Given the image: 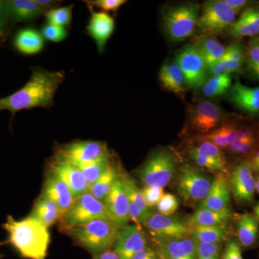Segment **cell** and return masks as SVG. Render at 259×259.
Segmentation results:
<instances>
[{
  "label": "cell",
  "instance_id": "7bdbcfd3",
  "mask_svg": "<svg viewBox=\"0 0 259 259\" xmlns=\"http://www.w3.org/2000/svg\"><path fill=\"white\" fill-rule=\"evenodd\" d=\"M158 212L164 215H172L179 207L178 199L174 194H163L156 204Z\"/></svg>",
  "mask_w": 259,
  "mask_h": 259
},
{
  "label": "cell",
  "instance_id": "d590c367",
  "mask_svg": "<svg viewBox=\"0 0 259 259\" xmlns=\"http://www.w3.org/2000/svg\"><path fill=\"white\" fill-rule=\"evenodd\" d=\"M112 162L111 156L102 158L97 161L84 163V164L73 165L79 168L83 177L91 186L105 173Z\"/></svg>",
  "mask_w": 259,
  "mask_h": 259
},
{
  "label": "cell",
  "instance_id": "cb8c5ba5",
  "mask_svg": "<svg viewBox=\"0 0 259 259\" xmlns=\"http://www.w3.org/2000/svg\"><path fill=\"white\" fill-rule=\"evenodd\" d=\"M10 23H29L44 15L47 10L34 0H10L7 1Z\"/></svg>",
  "mask_w": 259,
  "mask_h": 259
},
{
  "label": "cell",
  "instance_id": "30bf717a",
  "mask_svg": "<svg viewBox=\"0 0 259 259\" xmlns=\"http://www.w3.org/2000/svg\"><path fill=\"white\" fill-rule=\"evenodd\" d=\"M142 225L155 243L163 240L186 238L191 235V227L187 221L175 216L164 215L156 211H150Z\"/></svg>",
  "mask_w": 259,
  "mask_h": 259
},
{
  "label": "cell",
  "instance_id": "f5cc1de1",
  "mask_svg": "<svg viewBox=\"0 0 259 259\" xmlns=\"http://www.w3.org/2000/svg\"><path fill=\"white\" fill-rule=\"evenodd\" d=\"M248 161L253 174H256V175H259V149L256 150L248 158Z\"/></svg>",
  "mask_w": 259,
  "mask_h": 259
},
{
  "label": "cell",
  "instance_id": "52a82bcc",
  "mask_svg": "<svg viewBox=\"0 0 259 259\" xmlns=\"http://www.w3.org/2000/svg\"><path fill=\"white\" fill-rule=\"evenodd\" d=\"M226 113L214 102L201 101L191 105L186 112V127L195 136H203L226 122Z\"/></svg>",
  "mask_w": 259,
  "mask_h": 259
},
{
  "label": "cell",
  "instance_id": "11a10c76",
  "mask_svg": "<svg viewBox=\"0 0 259 259\" xmlns=\"http://www.w3.org/2000/svg\"><path fill=\"white\" fill-rule=\"evenodd\" d=\"M37 4L40 5L42 8H47L48 10L56 8L57 5H60L61 1H54V0H34Z\"/></svg>",
  "mask_w": 259,
  "mask_h": 259
},
{
  "label": "cell",
  "instance_id": "7a4b0ae2",
  "mask_svg": "<svg viewBox=\"0 0 259 259\" xmlns=\"http://www.w3.org/2000/svg\"><path fill=\"white\" fill-rule=\"evenodd\" d=\"M3 227L8 233V243L22 258L47 259L50 233L40 221L30 215L20 221L8 216Z\"/></svg>",
  "mask_w": 259,
  "mask_h": 259
},
{
  "label": "cell",
  "instance_id": "836d02e7",
  "mask_svg": "<svg viewBox=\"0 0 259 259\" xmlns=\"http://www.w3.org/2000/svg\"><path fill=\"white\" fill-rule=\"evenodd\" d=\"M187 149L192 150L201 156L228 167V161L223 150L206 140L195 136L194 139L191 140L189 142Z\"/></svg>",
  "mask_w": 259,
  "mask_h": 259
},
{
  "label": "cell",
  "instance_id": "8992f818",
  "mask_svg": "<svg viewBox=\"0 0 259 259\" xmlns=\"http://www.w3.org/2000/svg\"><path fill=\"white\" fill-rule=\"evenodd\" d=\"M177 189L180 197L189 204H200L207 197L213 179L205 172L190 164L182 165L177 174Z\"/></svg>",
  "mask_w": 259,
  "mask_h": 259
},
{
  "label": "cell",
  "instance_id": "ffe728a7",
  "mask_svg": "<svg viewBox=\"0 0 259 259\" xmlns=\"http://www.w3.org/2000/svg\"><path fill=\"white\" fill-rule=\"evenodd\" d=\"M42 197L55 203L60 208L63 214L69 209L75 200L66 184L51 172L44 182Z\"/></svg>",
  "mask_w": 259,
  "mask_h": 259
},
{
  "label": "cell",
  "instance_id": "be15d7a7",
  "mask_svg": "<svg viewBox=\"0 0 259 259\" xmlns=\"http://www.w3.org/2000/svg\"><path fill=\"white\" fill-rule=\"evenodd\" d=\"M258 37V40H259V37Z\"/></svg>",
  "mask_w": 259,
  "mask_h": 259
},
{
  "label": "cell",
  "instance_id": "83f0119b",
  "mask_svg": "<svg viewBox=\"0 0 259 259\" xmlns=\"http://www.w3.org/2000/svg\"><path fill=\"white\" fill-rule=\"evenodd\" d=\"M159 80L163 88L182 96L186 91L185 76L176 61H168L162 66L159 71Z\"/></svg>",
  "mask_w": 259,
  "mask_h": 259
},
{
  "label": "cell",
  "instance_id": "8d00e7d4",
  "mask_svg": "<svg viewBox=\"0 0 259 259\" xmlns=\"http://www.w3.org/2000/svg\"><path fill=\"white\" fill-rule=\"evenodd\" d=\"M74 5H69L66 7H56L47 10L46 12V19L47 23L62 27V28H68L71 25L72 22V11L74 9Z\"/></svg>",
  "mask_w": 259,
  "mask_h": 259
},
{
  "label": "cell",
  "instance_id": "c3c4849f",
  "mask_svg": "<svg viewBox=\"0 0 259 259\" xmlns=\"http://www.w3.org/2000/svg\"><path fill=\"white\" fill-rule=\"evenodd\" d=\"M9 13H8L7 1L0 0V31L5 36L10 25Z\"/></svg>",
  "mask_w": 259,
  "mask_h": 259
},
{
  "label": "cell",
  "instance_id": "4fadbf2b",
  "mask_svg": "<svg viewBox=\"0 0 259 259\" xmlns=\"http://www.w3.org/2000/svg\"><path fill=\"white\" fill-rule=\"evenodd\" d=\"M175 61L183 73L187 88L203 86L207 79L208 68L195 44L186 46L179 51Z\"/></svg>",
  "mask_w": 259,
  "mask_h": 259
},
{
  "label": "cell",
  "instance_id": "9a60e30c",
  "mask_svg": "<svg viewBox=\"0 0 259 259\" xmlns=\"http://www.w3.org/2000/svg\"><path fill=\"white\" fill-rule=\"evenodd\" d=\"M148 238L141 226L132 225L121 228L114 250L121 259H131L133 255L148 246Z\"/></svg>",
  "mask_w": 259,
  "mask_h": 259
},
{
  "label": "cell",
  "instance_id": "f1b7e54d",
  "mask_svg": "<svg viewBox=\"0 0 259 259\" xmlns=\"http://www.w3.org/2000/svg\"><path fill=\"white\" fill-rule=\"evenodd\" d=\"M232 228L229 224L212 226L191 227L190 236L196 241L223 243L231 238Z\"/></svg>",
  "mask_w": 259,
  "mask_h": 259
},
{
  "label": "cell",
  "instance_id": "d4e9b609",
  "mask_svg": "<svg viewBox=\"0 0 259 259\" xmlns=\"http://www.w3.org/2000/svg\"><path fill=\"white\" fill-rule=\"evenodd\" d=\"M45 42L40 31L35 28H24L15 33L13 46L20 54L34 56L41 52Z\"/></svg>",
  "mask_w": 259,
  "mask_h": 259
},
{
  "label": "cell",
  "instance_id": "74e56055",
  "mask_svg": "<svg viewBox=\"0 0 259 259\" xmlns=\"http://www.w3.org/2000/svg\"><path fill=\"white\" fill-rule=\"evenodd\" d=\"M247 71L253 79L259 81V40L258 37L250 39L245 55Z\"/></svg>",
  "mask_w": 259,
  "mask_h": 259
},
{
  "label": "cell",
  "instance_id": "e0dca14e",
  "mask_svg": "<svg viewBox=\"0 0 259 259\" xmlns=\"http://www.w3.org/2000/svg\"><path fill=\"white\" fill-rule=\"evenodd\" d=\"M110 219L120 229L131 221L127 194L120 177L116 180L105 203Z\"/></svg>",
  "mask_w": 259,
  "mask_h": 259
},
{
  "label": "cell",
  "instance_id": "7c38bea8",
  "mask_svg": "<svg viewBox=\"0 0 259 259\" xmlns=\"http://www.w3.org/2000/svg\"><path fill=\"white\" fill-rule=\"evenodd\" d=\"M230 191L235 201L241 205L253 203L255 198V179L248 160H241L228 171Z\"/></svg>",
  "mask_w": 259,
  "mask_h": 259
},
{
  "label": "cell",
  "instance_id": "3957f363",
  "mask_svg": "<svg viewBox=\"0 0 259 259\" xmlns=\"http://www.w3.org/2000/svg\"><path fill=\"white\" fill-rule=\"evenodd\" d=\"M120 230L111 219H98L67 231L78 245L95 255L114 247Z\"/></svg>",
  "mask_w": 259,
  "mask_h": 259
},
{
  "label": "cell",
  "instance_id": "ab89813d",
  "mask_svg": "<svg viewBox=\"0 0 259 259\" xmlns=\"http://www.w3.org/2000/svg\"><path fill=\"white\" fill-rule=\"evenodd\" d=\"M40 33L44 38L49 41L61 42L67 37L69 31L67 28L47 23L42 25Z\"/></svg>",
  "mask_w": 259,
  "mask_h": 259
},
{
  "label": "cell",
  "instance_id": "680465c9",
  "mask_svg": "<svg viewBox=\"0 0 259 259\" xmlns=\"http://www.w3.org/2000/svg\"><path fill=\"white\" fill-rule=\"evenodd\" d=\"M0 245H1V243H0ZM3 257H4V255H3V253H1V251H0V258H3Z\"/></svg>",
  "mask_w": 259,
  "mask_h": 259
},
{
  "label": "cell",
  "instance_id": "484cf974",
  "mask_svg": "<svg viewBox=\"0 0 259 259\" xmlns=\"http://www.w3.org/2000/svg\"><path fill=\"white\" fill-rule=\"evenodd\" d=\"M236 217L237 214H235L230 207L219 211L197 207L195 212L187 221L190 227L212 226L229 224L236 220Z\"/></svg>",
  "mask_w": 259,
  "mask_h": 259
},
{
  "label": "cell",
  "instance_id": "816d5d0a",
  "mask_svg": "<svg viewBox=\"0 0 259 259\" xmlns=\"http://www.w3.org/2000/svg\"><path fill=\"white\" fill-rule=\"evenodd\" d=\"M227 5L236 12L238 14L243 9L249 8L250 5L253 4V2L247 1V0H223Z\"/></svg>",
  "mask_w": 259,
  "mask_h": 259
},
{
  "label": "cell",
  "instance_id": "91938a15",
  "mask_svg": "<svg viewBox=\"0 0 259 259\" xmlns=\"http://www.w3.org/2000/svg\"><path fill=\"white\" fill-rule=\"evenodd\" d=\"M159 258H160V259H166V258H163V256H161V255H160V254H159Z\"/></svg>",
  "mask_w": 259,
  "mask_h": 259
},
{
  "label": "cell",
  "instance_id": "ee69618b",
  "mask_svg": "<svg viewBox=\"0 0 259 259\" xmlns=\"http://www.w3.org/2000/svg\"><path fill=\"white\" fill-rule=\"evenodd\" d=\"M229 152L235 156L248 158L256 151L255 149V142H246L236 140L233 144L228 148Z\"/></svg>",
  "mask_w": 259,
  "mask_h": 259
},
{
  "label": "cell",
  "instance_id": "4316f807",
  "mask_svg": "<svg viewBox=\"0 0 259 259\" xmlns=\"http://www.w3.org/2000/svg\"><path fill=\"white\" fill-rule=\"evenodd\" d=\"M228 32L234 37H255L259 35V7H249L243 10Z\"/></svg>",
  "mask_w": 259,
  "mask_h": 259
},
{
  "label": "cell",
  "instance_id": "277c9868",
  "mask_svg": "<svg viewBox=\"0 0 259 259\" xmlns=\"http://www.w3.org/2000/svg\"><path fill=\"white\" fill-rule=\"evenodd\" d=\"M176 155L166 148H158L150 153L138 171L144 187L164 188L178 174Z\"/></svg>",
  "mask_w": 259,
  "mask_h": 259
},
{
  "label": "cell",
  "instance_id": "8fae6325",
  "mask_svg": "<svg viewBox=\"0 0 259 259\" xmlns=\"http://www.w3.org/2000/svg\"><path fill=\"white\" fill-rule=\"evenodd\" d=\"M111 156L105 143L75 141L56 148L55 156L71 165L84 164Z\"/></svg>",
  "mask_w": 259,
  "mask_h": 259
},
{
  "label": "cell",
  "instance_id": "f35d334b",
  "mask_svg": "<svg viewBox=\"0 0 259 259\" xmlns=\"http://www.w3.org/2000/svg\"><path fill=\"white\" fill-rule=\"evenodd\" d=\"M197 259H221L223 243H209L196 241Z\"/></svg>",
  "mask_w": 259,
  "mask_h": 259
},
{
  "label": "cell",
  "instance_id": "60d3db41",
  "mask_svg": "<svg viewBox=\"0 0 259 259\" xmlns=\"http://www.w3.org/2000/svg\"><path fill=\"white\" fill-rule=\"evenodd\" d=\"M243 63L238 61L222 59L212 66H209L208 74L212 76L223 74H232L240 71L243 67Z\"/></svg>",
  "mask_w": 259,
  "mask_h": 259
},
{
  "label": "cell",
  "instance_id": "44dd1931",
  "mask_svg": "<svg viewBox=\"0 0 259 259\" xmlns=\"http://www.w3.org/2000/svg\"><path fill=\"white\" fill-rule=\"evenodd\" d=\"M231 199V193L226 174L220 173L213 179L208 194L197 207L216 211L222 210L229 207Z\"/></svg>",
  "mask_w": 259,
  "mask_h": 259
},
{
  "label": "cell",
  "instance_id": "2e32d148",
  "mask_svg": "<svg viewBox=\"0 0 259 259\" xmlns=\"http://www.w3.org/2000/svg\"><path fill=\"white\" fill-rule=\"evenodd\" d=\"M90 18L86 27L87 33L93 39L99 54H103L109 39L115 29V21L111 15L105 12L95 11L88 8Z\"/></svg>",
  "mask_w": 259,
  "mask_h": 259
},
{
  "label": "cell",
  "instance_id": "9c48e42d",
  "mask_svg": "<svg viewBox=\"0 0 259 259\" xmlns=\"http://www.w3.org/2000/svg\"><path fill=\"white\" fill-rule=\"evenodd\" d=\"M98 219H110L105 204L90 192L75 199L74 203L61 218L62 228L66 230L81 226Z\"/></svg>",
  "mask_w": 259,
  "mask_h": 259
},
{
  "label": "cell",
  "instance_id": "6da1fadb",
  "mask_svg": "<svg viewBox=\"0 0 259 259\" xmlns=\"http://www.w3.org/2000/svg\"><path fill=\"white\" fill-rule=\"evenodd\" d=\"M64 78V71L32 68L31 76L25 86L9 96L0 98V112L8 110L13 119L15 114L20 110L52 107L56 91Z\"/></svg>",
  "mask_w": 259,
  "mask_h": 259
},
{
  "label": "cell",
  "instance_id": "d6a6232c",
  "mask_svg": "<svg viewBox=\"0 0 259 259\" xmlns=\"http://www.w3.org/2000/svg\"><path fill=\"white\" fill-rule=\"evenodd\" d=\"M237 131L238 126L236 124L226 121L223 125L208 134L197 137L212 143L221 150L228 149L236 141Z\"/></svg>",
  "mask_w": 259,
  "mask_h": 259
},
{
  "label": "cell",
  "instance_id": "e575fe53",
  "mask_svg": "<svg viewBox=\"0 0 259 259\" xmlns=\"http://www.w3.org/2000/svg\"><path fill=\"white\" fill-rule=\"evenodd\" d=\"M232 85V74L213 76L204 83L202 89V94L207 98L222 96L229 93Z\"/></svg>",
  "mask_w": 259,
  "mask_h": 259
},
{
  "label": "cell",
  "instance_id": "f6af8a7d",
  "mask_svg": "<svg viewBox=\"0 0 259 259\" xmlns=\"http://www.w3.org/2000/svg\"><path fill=\"white\" fill-rule=\"evenodd\" d=\"M241 248L236 238H230L226 242L221 259H243Z\"/></svg>",
  "mask_w": 259,
  "mask_h": 259
},
{
  "label": "cell",
  "instance_id": "f546056e",
  "mask_svg": "<svg viewBox=\"0 0 259 259\" xmlns=\"http://www.w3.org/2000/svg\"><path fill=\"white\" fill-rule=\"evenodd\" d=\"M121 173L122 172L117 165L111 162L105 173L93 185L90 186L89 192L97 200L105 204L107 196L110 194L116 180L120 177Z\"/></svg>",
  "mask_w": 259,
  "mask_h": 259
},
{
  "label": "cell",
  "instance_id": "9f6ffc18",
  "mask_svg": "<svg viewBox=\"0 0 259 259\" xmlns=\"http://www.w3.org/2000/svg\"><path fill=\"white\" fill-rule=\"evenodd\" d=\"M254 215L255 216V218H256L259 221V202H258V204H257L255 206Z\"/></svg>",
  "mask_w": 259,
  "mask_h": 259
},
{
  "label": "cell",
  "instance_id": "6125c7cd",
  "mask_svg": "<svg viewBox=\"0 0 259 259\" xmlns=\"http://www.w3.org/2000/svg\"><path fill=\"white\" fill-rule=\"evenodd\" d=\"M258 133H259V125H258Z\"/></svg>",
  "mask_w": 259,
  "mask_h": 259
},
{
  "label": "cell",
  "instance_id": "6f0895ef",
  "mask_svg": "<svg viewBox=\"0 0 259 259\" xmlns=\"http://www.w3.org/2000/svg\"><path fill=\"white\" fill-rule=\"evenodd\" d=\"M255 191H256L259 194V175L258 178L255 180Z\"/></svg>",
  "mask_w": 259,
  "mask_h": 259
},
{
  "label": "cell",
  "instance_id": "5bb4252c",
  "mask_svg": "<svg viewBox=\"0 0 259 259\" xmlns=\"http://www.w3.org/2000/svg\"><path fill=\"white\" fill-rule=\"evenodd\" d=\"M49 172L54 174L66 184L74 199L88 193L90 185L79 168L54 156L51 161Z\"/></svg>",
  "mask_w": 259,
  "mask_h": 259
},
{
  "label": "cell",
  "instance_id": "681fc988",
  "mask_svg": "<svg viewBox=\"0 0 259 259\" xmlns=\"http://www.w3.org/2000/svg\"><path fill=\"white\" fill-rule=\"evenodd\" d=\"M236 140L246 142H256L254 131L249 126L238 127Z\"/></svg>",
  "mask_w": 259,
  "mask_h": 259
},
{
  "label": "cell",
  "instance_id": "ac0fdd59",
  "mask_svg": "<svg viewBox=\"0 0 259 259\" xmlns=\"http://www.w3.org/2000/svg\"><path fill=\"white\" fill-rule=\"evenodd\" d=\"M121 179L128 199L130 219L135 224L141 226L151 209L146 204L144 194L134 179L125 172L121 173Z\"/></svg>",
  "mask_w": 259,
  "mask_h": 259
},
{
  "label": "cell",
  "instance_id": "f907efd6",
  "mask_svg": "<svg viewBox=\"0 0 259 259\" xmlns=\"http://www.w3.org/2000/svg\"><path fill=\"white\" fill-rule=\"evenodd\" d=\"M131 259H160L157 248L148 245L133 255Z\"/></svg>",
  "mask_w": 259,
  "mask_h": 259
},
{
  "label": "cell",
  "instance_id": "d6986e66",
  "mask_svg": "<svg viewBox=\"0 0 259 259\" xmlns=\"http://www.w3.org/2000/svg\"><path fill=\"white\" fill-rule=\"evenodd\" d=\"M159 254L166 259H197L196 242L191 236L156 242Z\"/></svg>",
  "mask_w": 259,
  "mask_h": 259
},
{
  "label": "cell",
  "instance_id": "b9f144b4",
  "mask_svg": "<svg viewBox=\"0 0 259 259\" xmlns=\"http://www.w3.org/2000/svg\"><path fill=\"white\" fill-rule=\"evenodd\" d=\"M88 8L100 9L102 12H113L116 13L122 5H125V0H87L83 1Z\"/></svg>",
  "mask_w": 259,
  "mask_h": 259
},
{
  "label": "cell",
  "instance_id": "ba28073f",
  "mask_svg": "<svg viewBox=\"0 0 259 259\" xmlns=\"http://www.w3.org/2000/svg\"><path fill=\"white\" fill-rule=\"evenodd\" d=\"M236 15L223 0L206 1L199 13L197 28L204 35H218L228 31L234 23Z\"/></svg>",
  "mask_w": 259,
  "mask_h": 259
},
{
  "label": "cell",
  "instance_id": "7402d4cb",
  "mask_svg": "<svg viewBox=\"0 0 259 259\" xmlns=\"http://www.w3.org/2000/svg\"><path fill=\"white\" fill-rule=\"evenodd\" d=\"M228 94L230 101L242 111L253 115L259 112V86L248 88L237 79Z\"/></svg>",
  "mask_w": 259,
  "mask_h": 259
},
{
  "label": "cell",
  "instance_id": "94428289",
  "mask_svg": "<svg viewBox=\"0 0 259 259\" xmlns=\"http://www.w3.org/2000/svg\"><path fill=\"white\" fill-rule=\"evenodd\" d=\"M3 37V33H2L1 31H0V38H1V37Z\"/></svg>",
  "mask_w": 259,
  "mask_h": 259
},
{
  "label": "cell",
  "instance_id": "7dc6e473",
  "mask_svg": "<svg viewBox=\"0 0 259 259\" xmlns=\"http://www.w3.org/2000/svg\"><path fill=\"white\" fill-rule=\"evenodd\" d=\"M146 204L149 208L156 206L163 194V189L158 187H144L141 189Z\"/></svg>",
  "mask_w": 259,
  "mask_h": 259
},
{
  "label": "cell",
  "instance_id": "1f68e13d",
  "mask_svg": "<svg viewBox=\"0 0 259 259\" xmlns=\"http://www.w3.org/2000/svg\"><path fill=\"white\" fill-rule=\"evenodd\" d=\"M194 44L202 54L207 68L222 60L226 51V47L213 35H204Z\"/></svg>",
  "mask_w": 259,
  "mask_h": 259
},
{
  "label": "cell",
  "instance_id": "bcb514c9",
  "mask_svg": "<svg viewBox=\"0 0 259 259\" xmlns=\"http://www.w3.org/2000/svg\"><path fill=\"white\" fill-rule=\"evenodd\" d=\"M245 55H246V51L243 49V46L239 42H234L229 47H226V53L223 59L244 63Z\"/></svg>",
  "mask_w": 259,
  "mask_h": 259
},
{
  "label": "cell",
  "instance_id": "603a6c76",
  "mask_svg": "<svg viewBox=\"0 0 259 259\" xmlns=\"http://www.w3.org/2000/svg\"><path fill=\"white\" fill-rule=\"evenodd\" d=\"M236 240L241 248H255L259 245V221L250 213L237 215L236 218Z\"/></svg>",
  "mask_w": 259,
  "mask_h": 259
},
{
  "label": "cell",
  "instance_id": "db71d44e",
  "mask_svg": "<svg viewBox=\"0 0 259 259\" xmlns=\"http://www.w3.org/2000/svg\"><path fill=\"white\" fill-rule=\"evenodd\" d=\"M93 259H121L120 255L114 249L107 250L99 254L95 255Z\"/></svg>",
  "mask_w": 259,
  "mask_h": 259
},
{
  "label": "cell",
  "instance_id": "4dcf8cb0",
  "mask_svg": "<svg viewBox=\"0 0 259 259\" xmlns=\"http://www.w3.org/2000/svg\"><path fill=\"white\" fill-rule=\"evenodd\" d=\"M30 215L49 228L61 220L63 213L55 203L41 196L34 204Z\"/></svg>",
  "mask_w": 259,
  "mask_h": 259
},
{
  "label": "cell",
  "instance_id": "5b68a950",
  "mask_svg": "<svg viewBox=\"0 0 259 259\" xmlns=\"http://www.w3.org/2000/svg\"><path fill=\"white\" fill-rule=\"evenodd\" d=\"M198 5L188 3L173 7L163 17V26L171 42H180L190 37L197 28Z\"/></svg>",
  "mask_w": 259,
  "mask_h": 259
}]
</instances>
